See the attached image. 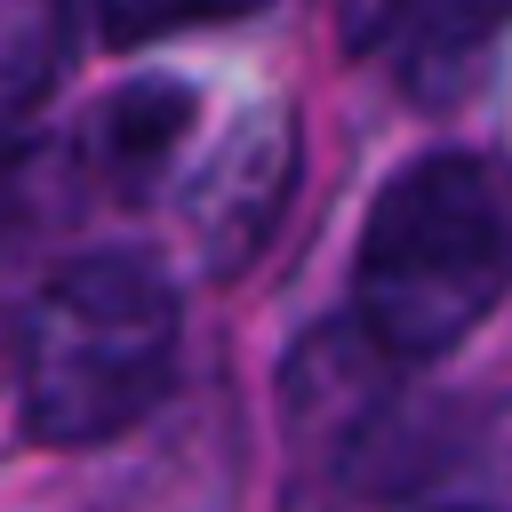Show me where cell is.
Returning a JSON list of instances; mask_svg holds the SVG:
<instances>
[{"label":"cell","mask_w":512,"mask_h":512,"mask_svg":"<svg viewBox=\"0 0 512 512\" xmlns=\"http://www.w3.org/2000/svg\"><path fill=\"white\" fill-rule=\"evenodd\" d=\"M512 288V192L480 152H424L384 176L352 256V328L400 360H448Z\"/></svg>","instance_id":"cell-1"},{"label":"cell","mask_w":512,"mask_h":512,"mask_svg":"<svg viewBox=\"0 0 512 512\" xmlns=\"http://www.w3.org/2000/svg\"><path fill=\"white\" fill-rule=\"evenodd\" d=\"M184 312L160 264L96 248L56 264L16 312V416L40 448H104L136 432L176 376Z\"/></svg>","instance_id":"cell-2"},{"label":"cell","mask_w":512,"mask_h":512,"mask_svg":"<svg viewBox=\"0 0 512 512\" xmlns=\"http://www.w3.org/2000/svg\"><path fill=\"white\" fill-rule=\"evenodd\" d=\"M288 184H296V112H280V104L240 112L224 128V144L200 160L192 192H184L200 264L208 272H240L272 240V224L288 208Z\"/></svg>","instance_id":"cell-3"},{"label":"cell","mask_w":512,"mask_h":512,"mask_svg":"<svg viewBox=\"0 0 512 512\" xmlns=\"http://www.w3.org/2000/svg\"><path fill=\"white\" fill-rule=\"evenodd\" d=\"M192 128H200V96L184 80H128L80 120L72 176H88L112 200H144V192H160V176L176 168Z\"/></svg>","instance_id":"cell-4"},{"label":"cell","mask_w":512,"mask_h":512,"mask_svg":"<svg viewBox=\"0 0 512 512\" xmlns=\"http://www.w3.org/2000/svg\"><path fill=\"white\" fill-rule=\"evenodd\" d=\"M72 64V0H0V144L48 104Z\"/></svg>","instance_id":"cell-5"},{"label":"cell","mask_w":512,"mask_h":512,"mask_svg":"<svg viewBox=\"0 0 512 512\" xmlns=\"http://www.w3.org/2000/svg\"><path fill=\"white\" fill-rule=\"evenodd\" d=\"M64 176H72L64 152H48V144H0V256L24 232H40V216L56 208V184Z\"/></svg>","instance_id":"cell-6"},{"label":"cell","mask_w":512,"mask_h":512,"mask_svg":"<svg viewBox=\"0 0 512 512\" xmlns=\"http://www.w3.org/2000/svg\"><path fill=\"white\" fill-rule=\"evenodd\" d=\"M496 24H512V0H424L416 24H408V80L432 72V64L472 56Z\"/></svg>","instance_id":"cell-7"},{"label":"cell","mask_w":512,"mask_h":512,"mask_svg":"<svg viewBox=\"0 0 512 512\" xmlns=\"http://www.w3.org/2000/svg\"><path fill=\"white\" fill-rule=\"evenodd\" d=\"M256 8H272V0H96L104 32L120 48L160 40V32H192V24H232V16H256Z\"/></svg>","instance_id":"cell-8"},{"label":"cell","mask_w":512,"mask_h":512,"mask_svg":"<svg viewBox=\"0 0 512 512\" xmlns=\"http://www.w3.org/2000/svg\"><path fill=\"white\" fill-rule=\"evenodd\" d=\"M416 8H424V0H336V40H344L352 56L392 48V40H408Z\"/></svg>","instance_id":"cell-9"},{"label":"cell","mask_w":512,"mask_h":512,"mask_svg":"<svg viewBox=\"0 0 512 512\" xmlns=\"http://www.w3.org/2000/svg\"><path fill=\"white\" fill-rule=\"evenodd\" d=\"M0 384H16V312L0 304Z\"/></svg>","instance_id":"cell-10"}]
</instances>
